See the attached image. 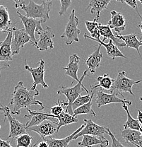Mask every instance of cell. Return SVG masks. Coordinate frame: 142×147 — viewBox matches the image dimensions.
Listing matches in <instances>:
<instances>
[{
  "mask_svg": "<svg viewBox=\"0 0 142 147\" xmlns=\"http://www.w3.org/2000/svg\"><path fill=\"white\" fill-rule=\"evenodd\" d=\"M40 94L39 91L36 88L32 90L28 89L24 86V82H19L14 87L12 98L9 102L11 113L12 115H20L21 109L28 108L31 105H40L44 110L42 102L36 99V96Z\"/></svg>",
  "mask_w": 142,
  "mask_h": 147,
  "instance_id": "cell-1",
  "label": "cell"
},
{
  "mask_svg": "<svg viewBox=\"0 0 142 147\" xmlns=\"http://www.w3.org/2000/svg\"><path fill=\"white\" fill-rule=\"evenodd\" d=\"M88 69H87L86 70L83 72V75L81 76V79H79V82H77V84L72 87H66L65 86H61L59 87V90L57 91V94L61 95L63 94L65 95L67 97V102H68V105L67 106L65 112H67L69 114L71 115H74V111L72 109V104L74 102V100L79 97L81 95V93H82L83 89H84V91L86 92L87 94L89 93V91H88L86 88L83 85V81L84 79V78L87 76V73H88Z\"/></svg>",
  "mask_w": 142,
  "mask_h": 147,
  "instance_id": "cell-2",
  "label": "cell"
},
{
  "mask_svg": "<svg viewBox=\"0 0 142 147\" xmlns=\"http://www.w3.org/2000/svg\"><path fill=\"white\" fill-rule=\"evenodd\" d=\"M51 5L52 3H47L45 1H42L40 4H38L33 0H30L28 5H24L21 7V9L26 12L25 16L26 17L40 19L45 23L50 18L49 13Z\"/></svg>",
  "mask_w": 142,
  "mask_h": 147,
  "instance_id": "cell-3",
  "label": "cell"
},
{
  "mask_svg": "<svg viewBox=\"0 0 142 147\" xmlns=\"http://www.w3.org/2000/svg\"><path fill=\"white\" fill-rule=\"evenodd\" d=\"M79 24V20L76 16L75 10L73 9L69 17V21L65 27V32L61 36V38L65 40L66 45H70L74 42H79V36L81 30L78 28Z\"/></svg>",
  "mask_w": 142,
  "mask_h": 147,
  "instance_id": "cell-4",
  "label": "cell"
},
{
  "mask_svg": "<svg viewBox=\"0 0 142 147\" xmlns=\"http://www.w3.org/2000/svg\"><path fill=\"white\" fill-rule=\"evenodd\" d=\"M141 82L142 80L134 81L133 79H129L127 76L125 71H120L118 73L116 79H114L110 91L116 92L119 96L121 95L122 98H125L122 93V92H127L132 96H134L132 91V86L135 84H139Z\"/></svg>",
  "mask_w": 142,
  "mask_h": 147,
  "instance_id": "cell-5",
  "label": "cell"
},
{
  "mask_svg": "<svg viewBox=\"0 0 142 147\" xmlns=\"http://www.w3.org/2000/svg\"><path fill=\"white\" fill-rule=\"evenodd\" d=\"M96 91V102L98 108L103 106V105H108L111 103H122L126 104L128 106L132 105V102L131 100H128L125 98H119V95L116 92L111 91L110 93H106L103 91V88H97Z\"/></svg>",
  "mask_w": 142,
  "mask_h": 147,
  "instance_id": "cell-6",
  "label": "cell"
},
{
  "mask_svg": "<svg viewBox=\"0 0 142 147\" xmlns=\"http://www.w3.org/2000/svg\"><path fill=\"white\" fill-rule=\"evenodd\" d=\"M16 13H18L19 18H21V22L24 24L26 32L30 36L32 41V44H33V45L36 46L38 40L35 37V34H36V33H38L40 31H42L43 30L42 26H41V24L43 22L40 19H35L33 18L26 17L25 15L21 14L19 11H17Z\"/></svg>",
  "mask_w": 142,
  "mask_h": 147,
  "instance_id": "cell-7",
  "label": "cell"
},
{
  "mask_svg": "<svg viewBox=\"0 0 142 147\" xmlns=\"http://www.w3.org/2000/svg\"><path fill=\"white\" fill-rule=\"evenodd\" d=\"M4 122L6 119H8L10 125V131L7 139L16 138L19 135L27 133L26 131V124H23L20 122L18 119L13 117L11 113L10 108L9 106H4Z\"/></svg>",
  "mask_w": 142,
  "mask_h": 147,
  "instance_id": "cell-8",
  "label": "cell"
},
{
  "mask_svg": "<svg viewBox=\"0 0 142 147\" xmlns=\"http://www.w3.org/2000/svg\"><path fill=\"white\" fill-rule=\"evenodd\" d=\"M83 121L85 122L84 127L73 137L72 140H75L81 136L83 137V135H92L98 137H103L104 134H108V129L109 127L100 126L97 125L91 119H84Z\"/></svg>",
  "mask_w": 142,
  "mask_h": 147,
  "instance_id": "cell-9",
  "label": "cell"
},
{
  "mask_svg": "<svg viewBox=\"0 0 142 147\" xmlns=\"http://www.w3.org/2000/svg\"><path fill=\"white\" fill-rule=\"evenodd\" d=\"M45 62L42 59H40L39 61V65L36 68H31L30 66H28L26 63V60L25 64V69L28 71L31 74L32 76L33 79V86H31L32 90H36V87L38 85H40L42 88H48V85L45 83V79H44V76H45Z\"/></svg>",
  "mask_w": 142,
  "mask_h": 147,
  "instance_id": "cell-10",
  "label": "cell"
},
{
  "mask_svg": "<svg viewBox=\"0 0 142 147\" xmlns=\"http://www.w3.org/2000/svg\"><path fill=\"white\" fill-rule=\"evenodd\" d=\"M58 122L59 121L57 118L47 119L40 125L27 128V130L35 131L39 134L41 139H43L48 136H52L55 132H57Z\"/></svg>",
  "mask_w": 142,
  "mask_h": 147,
  "instance_id": "cell-11",
  "label": "cell"
},
{
  "mask_svg": "<svg viewBox=\"0 0 142 147\" xmlns=\"http://www.w3.org/2000/svg\"><path fill=\"white\" fill-rule=\"evenodd\" d=\"M13 39L11 42L12 55H18L20 53L21 47H24L26 43L30 42L32 43L31 39L28 33L26 32L25 29H19L13 27Z\"/></svg>",
  "mask_w": 142,
  "mask_h": 147,
  "instance_id": "cell-12",
  "label": "cell"
},
{
  "mask_svg": "<svg viewBox=\"0 0 142 147\" xmlns=\"http://www.w3.org/2000/svg\"><path fill=\"white\" fill-rule=\"evenodd\" d=\"M39 35V38L38 39L37 47L40 51H46L49 49L54 48V42L53 38H55L54 32L50 26H46L45 29L38 33Z\"/></svg>",
  "mask_w": 142,
  "mask_h": 147,
  "instance_id": "cell-13",
  "label": "cell"
},
{
  "mask_svg": "<svg viewBox=\"0 0 142 147\" xmlns=\"http://www.w3.org/2000/svg\"><path fill=\"white\" fill-rule=\"evenodd\" d=\"M28 112V115H25L24 117H28L30 120L26 122V129L27 128L30 127L35 126V125H40L47 119H53L54 118H57L55 116L50 113H44V112L36 111V110H31L29 108H27Z\"/></svg>",
  "mask_w": 142,
  "mask_h": 147,
  "instance_id": "cell-14",
  "label": "cell"
},
{
  "mask_svg": "<svg viewBox=\"0 0 142 147\" xmlns=\"http://www.w3.org/2000/svg\"><path fill=\"white\" fill-rule=\"evenodd\" d=\"M12 39H13V30L11 29L7 33L5 40L0 42V61L1 62L13 60L11 50Z\"/></svg>",
  "mask_w": 142,
  "mask_h": 147,
  "instance_id": "cell-15",
  "label": "cell"
},
{
  "mask_svg": "<svg viewBox=\"0 0 142 147\" xmlns=\"http://www.w3.org/2000/svg\"><path fill=\"white\" fill-rule=\"evenodd\" d=\"M83 37H84V38H85V39H86V38H88V39L90 40H93L98 42V43L100 44L102 46H104V47H105V49H106L107 54H108V57H109L111 59H115L116 57L127 58V57L119 50L118 47L115 45V44L114 43V42L111 39L109 40L108 43H105V42H104V41L100 40V38H98V39H95V38H93L91 36L87 35L86 33H84Z\"/></svg>",
  "mask_w": 142,
  "mask_h": 147,
  "instance_id": "cell-16",
  "label": "cell"
},
{
  "mask_svg": "<svg viewBox=\"0 0 142 147\" xmlns=\"http://www.w3.org/2000/svg\"><path fill=\"white\" fill-rule=\"evenodd\" d=\"M111 18L108 22L111 29L114 30L117 34H119L126 28V21L122 13L117 12L116 11H111Z\"/></svg>",
  "mask_w": 142,
  "mask_h": 147,
  "instance_id": "cell-17",
  "label": "cell"
},
{
  "mask_svg": "<svg viewBox=\"0 0 142 147\" xmlns=\"http://www.w3.org/2000/svg\"><path fill=\"white\" fill-rule=\"evenodd\" d=\"M84 126L85 124H83L80 127L78 128L75 131H74L72 134L67 136V137L63 138V139H55V138L52 137V136H48V137L43 138V139L47 142L49 147H68L69 144L70 143L71 141H72L73 137L84 127Z\"/></svg>",
  "mask_w": 142,
  "mask_h": 147,
  "instance_id": "cell-18",
  "label": "cell"
},
{
  "mask_svg": "<svg viewBox=\"0 0 142 147\" xmlns=\"http://www.w3.org/2000/svg\"><path fill=\"white\" fill-rule=\"evenodd\" d=\"M79 61L80 57L76 54H73L69 57V62L68 65L66 67H63V69L66 71L65 75L70 76L73 79V82L71 84H74V81L79 82V79L78 78V70L79 68Z\"/></svg>",
  "mask_w": 142,
  "mask_h": 147,
  "instance_id": "cell-19",
  "label": "cell"
},
{
  "mask_svg": "<svg viewBox=\"0 0 142 147\" xmlns=\"http://www.w3.org/2000/svg\"><path fill=\"white\" fill-rule=\"evenodd\" d=\"M122 137L127 143H130L134 146H142V134L138 130L132 129H125L121 131Z\"/></svg>",
  "mask_w": 142,
  "mask_h": 147,
  "instance_id": "cell-20",
  "label": "cell"
},
{
  "mask_svg": "<svg viewBox=\"0 0 142 147\" xmlns=\"http://www.w3.org/2000/svg\"><path fill=\"white\" fill-rule=\"evenodd\" d=\"M101 45L99 44L98 47L88 57L85 59V63L88 67V71L91 74H94L96 72L97 68H98L100 65V62L103 59V54L100 53Z\"/></svg>",
  "mask_w": 142,
  "mask_h": 147,
  "instance_id": "cell-21",
  "label": "cell"
},
{
  "mask_svg": "<svg viewBox=\"0 0 142 147\" xmlns=\"http://www.w3.org/2000/svg\"><path fill=\"white\" fill-rule=\"evenodd\" d=\"M98 144L100 145V147H107L109 145V142L104 137H98L92 135H83L82 141L78 143L79 147H92Z\"/></svg>",
  "mask_w": 142,
  "mask_h": 147,
  "instance_id": "cell-22",
  "label": "cell"
},
{
  "mask_svg": "<svg viewBox=\"0 0 142 147\" xmlns=\"http://www.w3.org/2000/svg\"><path fill=\"white\" fill-rule=\"evenodd\" d=\"M116 37L118 39H121L126 44L127 47H130V48L135 49L138 52L140 57L141 58V54L139 52V47L142 46V40H138L137 37V34L135 33H131L129 35H125V36H122V35L116 34Z\"/></svg>",
  "mask_w": 142,
  "mask_h": 147,
  "instance_id": "cell-23",
  "label": "cell"
},
{
  "mask_svg": "<svg viewBox=\"0 0 142 147\" xmlns=\"http://www.w3.org/2000/svg\"><path fill=\"white\" fill-rule=\"evenodd\" d=\"M11 29H12V21L8 9L0 4V32L7 33Z\"/></svg>",
  "mask_w": 142,
  "mask_h": 147,
  "instance_id": "cell-24",
  "label": "cell"
},
{
  "mask_svg": "<svg viewBox=\"0 0 142 147\" xmlns=\"http://www.w3.org/2000/svg\"><path fill=\"white\" fill-rule=\"evenodd\" d=\"M110 1L111 0H90L89 5L87 7L86 10L91 9V13L92 14L96 13L95 18L98 20L100 17V13H101L102 11L107 9Z\"/></svg>",
  "mask_w": 142,
  "mask_h": 147,
  "instance_id": "cell-25",
  "label": "cell"
},
{
  "mask_svg": "<svg viewBox=\"0 0 142 147\" xmlns=\"http://www.w3.org/2000/svg\"><path fill=\"white\" fill-rule=\"evenodd\" d=\"M99 30H100V36L103 37V39L102 40L103 41H105L106 39H111L115 43L116 46L121 47H126V44L125 42H120L118 38L114 36V33L112 31V29L110 28V27L108 24V25H103V24H100V25H99Z\"/></svg>",
  "mask_w": 142,
  "mask_h": 147,
  "instance_id": "cell-26",
  "label": "cell"
},
{
  "mask_svg": "<svg viewBox=\"0 0 142 147\" xmlns=\"http://www.w3.org/2000/svg\"><path fill=\"white\" fill-rule=\"evenodd\" d=\"M96 81L98 82V84L92 86L93 88L95 89V88H101L103 89L110 91V90H111V88H112V86L113 84L114 79L110 77L108 74H105L103 76H98Z\"/></svg>",
  "mask_w": 142,
  "mask_h": 147,
  "instance_id": "cell-27",
  "label": "cell"
},
{
  "mask_svg": "<svg viewBox=\"0 0 142 147\" xmlns=\"http://www.w3.org/2000/svg\"><path fill=\"white\" fill-rule=\"evenodd\" d=\"M57 118L58 119V125H57V131H59V129L62 127L66 126V125H70V124L72 123H76L78 122V118L76 116L71 115L69 114L67 112L64 111L59 115V116H57Z\"/></svg>",
  "mask_w": 142,
  "mask_h": 147,
  "instance_id": "cell-28",
  "label": "cell"
},
{
  "mask_svg": "<svg viewBox=\"0 0 142 147\" xmlns=\"http://www.w3.org/2000/svg\"><path fill=\"white\" fill-rule=\"evenodd\" d=\"M122 108L127 114V119L126 122L124 124V127L125 129H132L139 131L141 126V124L139 123L138 119L133 118L132 116L130 115L129 109H128V105L126 104H122Z\"/></svg>",
  "mask_w": 142,
  "mask_h": 147,
  "instance_id": "cell-29",
  "label": "cell"
},
{
  "mask_svg": "<svg viewBox=\"0 0 142 147\" xmlns=\"http://www.w3.org/2000/svg\"><path fill=\"white\" fill-rule=\"evenodd\" d=\"M85 24L87 30L89 32V33L91 34V36L93 38H95V39H98V38H100V37L101 36H100V30H99L100 23H98V20H97L96 18H94V20L93 21H85Z\"/></svg>",
  "mask_w": 142,
  "mask_h": 147,
  "instance_id": "cell-30",
  "label": "cell"
},
{
  "mask_svg": "<svg viewBox=\"0 0 142 147\" xmlns=\"http://www.w3.org/2000/svg\"><path fill=\"white\" fill-rule=\"evenodd\" d=\"M92 100L93 98L88 102L74 110V116H77L78 115H89L96 117V113L92 108Z\"/></svg>",
  "mask_w": 142,
  "mask_h": 147,
  "instance_id": "cell-31",
  "label": "cell"
},
{
  "mask_svg": "<svg viewBox=\"0 0 142 147\" xmlns=\"http://www.w3.org/2000/svg\"><path fill=\"white\" fill-rule=\"evenodd\" d=\"M90 87H91V94L90 95V93L88 94L85 95V96H79L77 98L74 100V102H73L72 104V109L73 111L74 110H76V108H79L80 106L81 105H84V104L87 103V102H89L91 100V99L94 97V94H95V90L94 88H92V86L90 85Z\"/></svg>",
  "mask_w": 142,
  "mask_h": 147,
  "instance_id": "cell-32",
  "label": "cell"
},
{
  "mask_svg": "<svg viewBox=\"0 0 142 147\" xmlns=\"http://www.w3.org/2000/svg\"><path fill=\"white\" fill-rule=\"evenodd\" d=\"M33 137L28 133L23 134L16 138V147H29L31 146Z\"/></svg>",
  "mask_w": 142,
  "mask_h": 147,
  "instance_id": "cell-33",
  "label": "cell"
},
{
  "mask_svg": "<svg viewBox=\"0 0 142 147\" xmlns=\"http://www.w3.org/2000/svg\"><path fill=\"white\" fill-rule=\"evenodd\" d=\"M67 105H68V102L59 99L57 103L54 106L52 107L51 109H50V114L53 115L56 117H57V116H59L62 112H64V107L65 106L67 108Z\"/></svg>",
  "mask_w": 142,
  "mask_h": 147,
  "instance_id": "cell-34",
  "label": "cell"
},
{
  "mask_svg": "<svg viewBox=\"0 0 142 147\" xmlns=\"http://www.w3.org/2000/svg\"><path fill=\"white\" fill-rule=\"evenodd\" d=\"M61 3V7L59 10V14L62 16L67 12L68 9L71 5V0H59Z\"/></svg>",
  "mask_w": 142,
  "mask_h": 147,
  "instance_id": "cell-35",
  "label": "cell"
},
{
  "mask_svg": "<svg viewBox=\"0 0 142 147\" xmlns=\"http://www.w3.org/2000/svg\"><path fill=\"white\" fill-rule=\"evenodd\" d=\"M108 135L110 136L111 139H112V147H128V146H125V145L122 144L121 142H120V141H119L118 139L115 137V136H114V134L111 132L110 129L109 127H108Z\"/></svg>",
  "mask_w": 142,
  "mask_h": 147,
  "instance_id": "cell-36",
  "label": "cell"
},
{
  "mask_svg": "<svg viewBox=\"0 0 142 147\" xmlns=\"http://www.w3.org/2000/svg\"><path fill=\"white\" fill-rule=\"evenodd\" d=\"M115 1H120L121 3H125L129 7H132V9H136L137 11H139L138 8H137V0H115Z\"/></svg>",
  "mask_w": 142,
  "mask_h": 147,
  "instance_id": "cell-37",
  "label": "cell"
},
{
  "mask_svg": "<svg viewBox=\"0 0 142 147\" xmlns=\"http://www.w3.org/2000/svg\"><path fill=\"white\" fill-rule=\"evenodd\" d=\"M35 147H49L48 144L44 139H41L38 141V142L36 144H34Z\"/></svg>",
  "mask_w": 142,
  "mask_h": 147,
  "instance_id": "cell-38",
  "label": "cell"
},
{
  "mask_svg": "<svg viewBox=\"0 0 142 147\" xmlns=\"http://www.w3.org/2000/svg\"><path fill=\"white\" fill-rule=\"evenodd\" d=\"M15 3V8H21L26 5L25 4V0H13Z\"/></svg>",
  "mask_w": 142,
  "mask_h": 147,
  "instance_id": "cell-39",
  "label": "cell"
},
{
  "mask_svg": "<svg viewBox=\"0 0 142 147\" xmlns=\"http://www.w3.org/2000/svg\"><path fill=\"white\" fill-rule=\"evenodd\" d=\"M0 147H13L8 140H2L0 138Z\"/></svg>",
  "mask_w": 142,
  "mask_h": 147,
  "instance_id": "cell-40",
  "label": "cell"
},
{
  "mask_svg": "<svg viewBox=\"0 0 142 147\" xmlns=\"http://www.w3.org/2000/svg\"><path fill=\"white\" fill-rule=\"evenodd\" d=\"M9 67L10 65L7 62H1V61H0V73H1V71L2 69H5L9 68Z\"/></svg>",
  "mask_w": 142,
  "mask_h": 147,
  "instance_id": "cell-41",
  "label": "cell"
},
{
  "mask_svg": "<svg viewBox=\"0 0 142 147\" xmlns=\"http://www.w3.org/2000/svg\"><path fill=\"white\" fill-rule=\"evenodd\" d=\"M137 119L139 120V123L142 125V112L141 110H138V115H137Z\"/></svg>",
  "mask_w": 142,
  "mask_h": 147,
  "instance_id": "cell-42",
  "label": "cell"
},
{
  "mask_svg": "<svg viewBox=\"0 0 142 147\" xmlns=\"http://www.w3.org/2000/svg\"><path fill=\"white\" fill-rule=\"evenodd\" d=\"M137 13H138V15H139V16L140 17V18H141V24H139V25L138 26V28H140V30H141V33H142V16H141V15L139 13V11H137Z\"/></svg>",
  "mask_w": 142,
  "mask_h": 147,
  "instance_id": "cell-43",
  "label": "cell"
},
{
  "mask_svg": "<svg viewBox=\"0 0 142 147\" xmlns=\"http://www.w3.org/2000/svg\"><path fill=\"white\" fill-rule=\"evenodd\" d=\"M0 112H3L4 113V107L3 105L0 103Z\"/></svg>",
  "mask_w": 142,
  "mask_h": 147,
  "instance_id": "cell-44",
  "label": "cell"
},
{
  "mask_svg": "<svg viewBox=\"0 0 142 147\" xmlns=\"http://www.w3.org/2000/svg\"><path fill=\"white\" fill-rule=\"evenodd\" d=\"M42 1H46V2H47V3H52V0H42Z\"/></svg>",
  "mask_w": 142,
  "mask_h": 147,
  "instance_id": "cell-45",
  "label": "cell"
},
{
  "mask_svg": "<svg viewBox=\"0 0 142 147\" xmlns=\"http://www.w3.org/2000/svg\"><path fill=\"white\" fill-rule=\"evenodd\" d=\"M139 131H141V134H142V125H141V128H140Z\"/></svg>",
  "mask_w": 142,
  "mask_h": 147,
  "instance_id": "cell-46",
  "label": "cell"
},
{
  "mask_svg": "<svg viewBox=\"0 0 142 147\" xmlns=\"http://www.w3.org/2000/svg\"><path fill=\"white\" fill-rule=\"evenodd\" d=\"M138 1H139V2H140V3H141V4H142V0H138Z\"/></svg>",
  "mask_w": 142,
  "mask_h": 147,
  "instance_id": "cell-47",
  "label": "cell"
},
{
  "mask_svg": "<svg viewBox=\"0 0 142 147\" xmlns=\"http://www.w3.org/2000/svg\"><path fill=\"white\" fill-rule=\"evenodd\" d=\"M140 100H141V101H142V96H141V98H140Z\"/></svg>",
  "mask_w": 142,
  "mask_h": 147,
  "instance_id": "cell-48",
  "label": "cell"
},
{
  "mask_svg": "<svg viewBox=\"0 0 142 147\" xmlns=\"http://www.w3.org/2000/svg\"><path fill=\"white\" fill-rule=\"evenodd\" d=\"M29 147H35V146H34V145H33V146H29Z\"/></svg>",
  "mask_w": 142,
  "mask_h": 147,
  "instance_id": "cell-49",
  "label": "cell"
},
{
  "mask_svg": "<svg viewBox=\"0 0 142 147\" xmlns=\"http://www.w3.org/2000/svg\"><path fill=\"white\" fill-rule=\"evenodd\" d=\"M137 147H142V146H137Z\"/></svg>",
  "mask_w": 142,
  "mask_h": 147,
  "instance_id": "cell-50",
  "label": "cell"
},
{
  "mask_svg": "<svg viewBox=\"0 0 142 147\" xmlns=\"http://www.w3.org/2000/svg\"><path fill=\"white\" fill-rule=\"evenodd\" d=\"M0 129H1V125H0Z\"/></svg>",
  "mask_w": 142,
  "mask_h": 147,
  "instance_id": "cell-51",
  "label": "cell"
}]
</instances>
